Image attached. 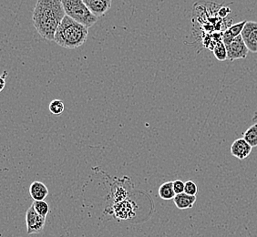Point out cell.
I'll list each match as a JSON object with an SVG mask.
<instances>
[{"instance_id":"6da1fadb","label":"cell","mask_w":257,"mask_h":237,"mask_svg":"<svg viewBox=\"0 0 257 237\" xmlns=\"http://www.w3.org/2000/svg\"><path fill=\"white\" fill-rule=\"evenodd\" d=\"M65 16L62 0H38L32 17L34 26L43 39L54 41L56 31Z\"/></svg>"},{"instance_id":"8992f818","label":"cell","mask_w":257,"mask_h":237,"mask_svg":"<svg viewBox=\"0 0 257 237\" xmlns=\"http://www.w3.org/2000/svg\"><path fill=\"white\" fill-rule=\"evenodd\" d=\"M241 36L249 51L257 53V22L247 20Z\"/></svg>"},{"instance_id":"ac0fdd59","label":"cell","mask_w":257,"mask_h":237,"mask_svg":"<svg viewBox=\"0 0 257 237\" xmlns=\"http://www.w3.org/2000/svg\"><path fill=\"white\" fill-rule=\"evenodd\" d=\"M185 192L189 195L196 196L198 192L197 185L192 181H187L185 183Z\"/></svg>"},{"instance_id":"9c48e42d","label":"cell","mask_w":257,"mask_h":237,"mask_svg":"<svg viewBox=\"0 0 257 237\" xmlns=\"http://www.w3.org/2000/svg\"><path fill=\"white\" fill-rule=\"evenodd\" d=\"M91 12L97 18L104 16L112 7V0H83Z\"/></svg>"},{"instance_id":"4fadbf2b","label":"cell","mask_w":257,"mask_h":237,"mask_svg":"<svg viewBox=\"0 0 257 237\" xmlns=\"http://www.w3.org/2000/svg\"><path fill=\"white\" fill-rule=\"evenodd\" d=\"M159 196L165 201H170L175 197L176 193L173 189V182H167L159 187Z\"/></svg>"},{"instance_id":"2e32d148","label":"cell","mask_w":257,"mask_h":237,"mask_svg":"<svg viewBox=\"0 0 257 237\" xmlns=\"http://www.w3.org/2000/svg\"><path fill=\"white\" fill-rule=\"evenodd\" d=\"M36 212L42 217H47L49 213V205L45 201H34L32 204Z\"/></svg>"},{"instance_id":"8fae6325","label":"cell","mask_w":257,"mask_h":237,"mask_svg":"<svg viewBox=\"0 0 257 237\" xmlns=\"http://www.w3.org/2000/svg\"><path fill=\"white\" fill-rule=\"evenodd\" d=\"M29 194L34 201H44L48 195V190L43 183L36 181L29 186Z\"/></svg>"},{"instance_id":"ffe728a7","label":"cell","mask_w":257,"mask_h":237,"mask_svg":"<svg viewBox=\"0 0 257 237\" xmlns=\"http://www.w3.org/2000/svg\"><path fill=\"white\" fill-rule=\"evenodd\" d=\"M7 74H8V73H7V71H4L3 74H2V76L0 77V80H1V87H0V91H3L4 87H5V85H6V77H7Z\"/></svg>"},{"instance_id":"5b68a950","label":"cell","mask_w":257,"mask_h":237,"mask_svg":"<svg viewBox=\"0 0 257 237\" xmlns=\"http://www.w3.org/2000/svg\"><path fill=\"white\" fill-rule=\"evenodd\" d=\"M226 48L228 53V59L230 61L245 59L249 52V49L245 45L241 35L233 40L230 44L226 45Z\"/></svg>"},{"instance_id":"3957f363","label":"cell","mask_w":257,"mask_h":237,"mask_svg":"<svg viewBox=\"0 0 257 237\" xmlns=\"http://www.w3.org/2000/svg\"><path fill=\"white\" fill-rule=\"evenodd\" d=\"M67 16L87 27L93 26L98 19L86 6L83 0H62Z\"/></svg>"},{"instance_id":"9a60e30c","label":"cell","mask_w":257,"mask_h":237,"mask_svg":"<svg viewBox=\"0 0 257 237\" xmlns=\"http://www.w3.org/2000/svg\"><path fill=\"white\" fill-rule=\"evenodd\" d=\"M213 55L219 61H224L228 59V53H227V48L223 41H219L214 47H213Z\"/></svg>"},{"instance_id":"ba28073f","label":"cell","mask_w":257,"mask_h":237,"mask_svg":"<svg viewBox=\"0 0 257 237\" xmlns=\"http://www.w3.org/2000/svg\"><path fill=\"white\" fill-rule=\"evenodd\" d=\"M252 149L253 147L244 138L237 139L232 144V155L238 160L243 161L250 155Z\"/></svg>"},{"instance_id":"e0dca14e","label":"cell","mask_w":257,"mask_h":237,"mask_svg":"<svg viewBox=\"0 0 257 237\" xmlns=\"http://www.w3.org/2000/svg\"><path fill=\"white\" fill-rule=\"evenodd\" d=\"M49 112H51L54 115H60L65 110L64 103L60 99H54L48 106Z\"/></svg>"},{"instance_id":"7c38bea8","label":"cell","mask_w":257,"mask_h":237,"mask_svg":"<svg viewBox=\"0 0 257 237\" xmlns=\"http://www.w3.org/2000/svg\"><path fill=\"white\" fill-rule=\"evenodd\" d=\"M196 196L189 195L185 192L176 194L173 199L174 204L180 210H185V209H191L196 202Z\"/></svg>"},{"instance_id":"30bf717a","label":"cell","mask_w":257,"mask_h":237,"mask_svg":"<svg viewBox=\"0 0 257 237\" xmlns=\"http://www.w3.org/2000/svg\"><path fill=\"white\" fill-rule=\"evenodd\" d=\"M246 22H247V20H244V21H241V22L236 23L234 25H232L224 31L223 36H222V41L225 44V46L230 44L233 40L242 34V31L244 29Z\"/></svg>"},{"instance_id":"7402d4cb","label":"cell","mask_w":257,"mask_h":237,"mask_svg":"<svg viewBox=\"0 0 257 237\" xmlns=\"http://www.w3.org/2000/svg\"><path fill=\"white\" fill-rule=\"evenodd\" d=\"M252 120H253L255 123H257V112H256V113H255V115H254V117L252 118Z\"/></svg>"},{"instance_id":"277c9868","label":"cell","mask_w":257,"mask_h":237,"mask_svg":"<svg viewBox=\"0 0 257 237\" xmlns=\"http://www.w3.org/2000/svg\"><path fill=\"white\" fill-rule=\"evenodd\" d=\"M46 224V218L40 215L31 205L26 213V233L27 235L39 234L42 232Z\"/></svg>"},{"instance_id":"d6986e66","label":"cell","mask_w":257,"mask_h":237,"mask_svg":"<svg viewBox=\"0 0 257 237\" xmlns=\"http://www.w3.org/2000/svg\"><path fill=\"white\" fill-rule=\"evenodd\" d=\"M185 183L181 180L173 181V189L176 194H180L185 192Z\"/></svg>"},{"instance_id":"52a82bcc","label":"cell","mask_w":257,"mask_h":237,"mask_svg":"<svg viewBox=\"0 0 257 237\" xmlns=\"http://www.w3.org/2000/svg\"><path fill=\"white\" fill-rule=\"evenodd\" d=\"M133 205L134 203L128 200L116 203L112 206L113 213L119 220L130 219L135 215V207Z\"/></svg>"},{"instance_id":"44dd1931","label":"cell","mask_w":257,"mask_h":237,"mask_svg":"<svg viewBox=\"0 0 257 237\" xmlns=\"http://www.w3.org/2000/svg\"><path fill=\"white\" fill-rule=\"evenodd\" d=\"M230 9L227 8V7H222L220 10H219V16H221V18H225L228 14H229V11Z\"/></svg>"},{"instance_id":"5bb4252c","label":"cell","mask_w":257,"mask_h":237,"mask_svg":"<svg viewBox=\"0 0 257 237\" xmlns=\"http://www.w3.org/2000/svg\"><path fill=\"white\" fill-rule=\"evenodd\" d=\"M243 138L254 148L257 146V123L250 126L243 134Z\"/></svg>"},{"instance_id":"7a4b0ae2","label":"cell","mask_w":257,"mask_h":237,"mask_svg":"<svg viewBox=\"0 0 257 237\" xmlns=\"http://www.w3.org/2000/svg\"><path fill=\"white\" fill-rule=\"evenodd\" d=\"M89 36V27L65 16L58 27L54 41L62 47L74 49L82 46Z\"/></svg>"}]
</instances>
